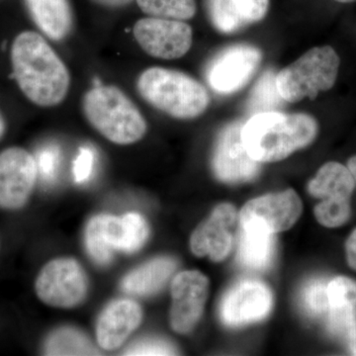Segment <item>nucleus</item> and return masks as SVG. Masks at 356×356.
Returning <instances> with one entry per match:
<instances>
[{
	"label": "nucleus",
	"mask_w": 356,
	"mask_h": 356,
	"mask_svg": "<svg viewBox=\"0 0 356 356\" xmlns=\"http://www.w3.org/2000/svg\"><path fill=\"white\" fill-rule=\"evenodd\" d=\"M37 165L31 154L21 147L0 153V207L20 209L34 187Z\"/></svg>",
	"instance_id": "nucleus-13"
},
{
	"label": "nucleus",
	"mask_w": 356,
	"mask_h": 356,
	"mask_svg": "<svg viewBox=\"0 0 356 356\" xmlns=\"http://www.w3.org/2000/svg\"><path fill=\"white\" fill-rule=\"evenodd\" d=\"M138 90L156 109L178 119L200 116L210 97L202 84L177 70L151 67L140 74Z\"/></svg>",
	"instance_id": "nucleus-3"
},
{
	"label": "nucleus",
	"mask_w": 356,
	"mask_h": 356,
	"mask_svg": "<svg viewBox=\"0 0 356 356\" xmlns=\"http://www.w3.org/2000/svg\"><path fill=\"white\" fill-rule=\"evenodd\" d=\"M33 20L49 38L60 41L72 28L69 0H25Z\"/></svg>",
	"instance_id": "nucleus-22"
},
{
	"label": "nucleus",
	"mask_w": 356,
	"mask_h": 356,
	"mask_svg": "<svg viewBox=\"0 0 356 356\" xmlns=\"http://www.w3.org/2000/svg\"><path fill=\"white\" fill-rule=\"evenodd\" d=\"M4 131H6V125H4L3 119H2L1 115H0V139L3 136Z\"/></svg>",
	"instance_id": "nucleus-35"
},
{
	"label": "nucleus",
	"mask_w": 356,
	"mask_h": 356,
	"mask_svg": "<svg viewBox=\"0 0 356 356\" xmlns=\"http://www.w3.org/2000/svg\"><path fill=\"white\" fill-rule=\"evenodd\" d=\"M83 110L89 123L115 144L138 142L147 132L139 109L115 86H95L84 96Z\"/></svg>",
	"instance_id": "nucleus-4"
},
{
	"label": "nucleus",
	"mask_w": 356,
	"mask_h": 356,
	"mask_svg": "<svg viewBox=\"0 0 356 356\" xmlns=\"http://www.w3.org/2000/svg\"><path fill=\"white\" fill-rule=\"evenodd\" d=\"M170 257H158L138 267L122 281V290L136 296H149L161 289L177 269Z\"/></svg>",
	"instance_id": "nucleus-19"
},
{
	"label": "nucleus",
	"mask_w": 356,
	"mask_h": 356,
	"mask_svg": "<svg viewBox=\"0 0 356 356\" xmlns=\"http://www.w3.org/2000/svg\"><path fill=\"white\" fill-rule=\"evenodd\" d=\"M262 53L252 44H238L220 51L205 70V79L213 90L229 95L245 88L261 64Z\"/></svg>",
	"instance_id": "nucleus-7"
},
{
	"label": "nucleus",
	"mask_w": 356,
	"mask_h": 356,
	"mask_svg": "<svg viewBox=\"0 0 356 356\" xmlns=\"http://www.w3.org/2000/svg\"><path fill=\"white\" fill-rule=\"evenodd\" d=\"M37 165V172L40 177L46 182H51L60 170V152L57 146H46L42 147L37 153L35 159Z\"/></svg>",
	"instance_id": "nucleus-29"
},
{
	"label": "nucleus",
	"mask_w": 356,
	"mask_h": 356,
	"mask_svg": "<svg viewBox=\"0 0 356 356\" xmlns=\"http://www.w3.org/2000/svg\"><path fill=\"white\" fill-rule=\"evenodd\" d=\"M302 308L312 318L327 317L329 312L327 283L324 280L309 281L301 291Z\"/></svg>",
	"instance_id": "nucleus-26"
},
{
	"label": "nucleus",
	"mask_w": 356,
	"mask_h": 356,
	"mask_svg": "<svg viewBox=\"0 0 356 356\" xmlns=\"http://www.w3.org/2000/svg\"><path fill=\"white\" fill-rule=\"evenodd\" d=\"M124 242L125 224L123 217L99 215L89 221L86 227V248L97 264H109L115 252H123Z\"/></svg>",
	"instance_id": "nucleus-18"
},
{
	"label": "nucleus",
	"mask_w": 356,
	"mask_h": 356,
	"mask_svg": "<svg viewBox=\"0 0 356 356\" xmlns=\"http://www.w3.org/2000/svg\"><path fill=\"white\" fill-rule=\"evenodd\" d=\"M125 224V242L123 252L132 254L138 252L149 236V227L144 217L138 213H128L123 216Z\"/></svg>",
	"instance_id": "nucleus-28"
},
{
	"label": "nucleus",
	"mask_w": 356,
	"mask_h": 356,
	"mask_svg": "<svg viewBox=\"0 0 356 356\" xmlns=\"http://www.w3.org/2000/svg\"><path fill=\"white\" fill-rule=\"evenodd\" d=\"M88 277L83 267L72 259H54L44 266L36 280L39 299L49 306L72 308L88 293Z\"/></svg>",
	"instance_id": "nucleus-6"
},
{
	"label": "nucleus",
	"mask_w": 356,
	"mask_h": 356,
	"mask_svg": "<svg viewBox=\"0 0 356 356\" xmlns=\"http://www.w3.org/2000/svg\"><path fill=\"white\" fill-rule=\"evenodd\" d=\"M49 355H95V350L86 336L72 329L54 332L46 344Z\"/></svg>",
	"instance_id": "nucleus-24"
},
{
	"label": "nucleus",
	"mask_w": 356,
	"mask_h": 356,
	"mask_svg": "<svg viewBox=\"0 0 356 356\" xmlns=\"http://www.w3.org/2000/svg\"><path fill=\"white\" fill-rule=\"evenodd\" d=\"M209 281L197 270L178 273L172 280L170 320L177 334L191 332L197 325L207 300Z\"/></svg>",
	"instance_id": "nucleus-11"
},
{
	"label": "nucleus",
	"mask_w": 356,
	"mask_h": 356,
	"mask_svg": "<svg viewBox=\"0 0 356 356\" xmlns=\"http://www.w3.org/2000/svg\"><path fill=\"white\" fill-rule=\"evenodd\" d=\"M143 13L172 20L191 19L196 13L195 0H137Z\"/></svg>",
	"instance_id": "nucleus-25"
},
{
	"label": "nucleus",
	"mask_w": 356,
	"mask_h": 356,
	"mask_svg": "<svg viewBox=\"0 0 356 356\" xmlns=\"http://www.w3.org/2000/svg\"><path fill=\"white\" fill-rule=\"evenodd\" d=\"M339 55L330 46L316 47L304 54L289 67L276 74V86L285 102L295 103L305 98L314 99L320 92L330 90L339 74Z\"/></svg>",
	"instance_id": "nucleus-5"
},
{
	"label": "nucleus",
	"mask_w": 356,
	"mask_h": 356,
	"mask_svg": "<svg viewBox=\"0 0 356 356\" xmlns=\"http://www.w3.org/2000/svg\"><path fill=\"white\" fill-rule=\"evenodd\" d=\"M95 159V152L90 147H83L79 149V153L74 163V179L77 184H83L91 177Z\"/></svg>",
	"instance_id": "nucleus-31"
},
{
	"label": "nucleus",
	"mask_w": 356,
	"mask_h": 356,
	"mask_svg": "<svg viewBox=\"0 0 356 356\" xmlns=\"http://www.w3.org/2000/svg\"><path fill=\"white\" fill-rule=\"evenodd\" d=\"M302 213V202L293 189L252 199L240 213L241 225H250L276 234L291 228Z\"/></svg>",
	"instance_id": "nucleus-12"
},
{
	"label": "nucleus",
	"mask_w": 356,
	"mask_h": 356,
	"mask_svg": "<svg viewBox=\"0 0 356 356\" xmlns=\"http://www.w3.org/2000/svg\"><path fill=\"white\" fill-rule=\"evenodd\" d=\"M348 168L356 182V156L350 159L348 163Z\"/></svg>",
	"instance_id": "nucleus-34"
},
{
	"label": "nucleus",
	"mask_w": 356,
	"mask_h": 356,
	"mask_svg": "<svg viewBox=\"0 0 356 356\" xmlns=\"http://www.w3.org/2000/svg\"><path fill=\"white\" fill-rule=\"evenodd\" d=\"M334 1L341 2V3H350V2L356 1V0H334Z\"/></svg>",
	"instance_id": "nucleus-37"
},
{
	"label": "nucleus",
	"mask_w": 356,
	"mask_h": 356,
	"mask_svg": "<svg viewBox=\"0 0 356 356\" xmlns=\"http://www.w3.org/2000/svg\"><path fill=\"white\" fill-rule=\"evenodd\" d=\"M350 348L353 355H356V343H350Z\"/></svg>",
	"instance_id": "nucleus-36"
},
{
	"label": "nucleus",
	"mask_w": 356,
	"mask_h": 356,
	"mask_svg": "<svg viewBox=\"0 0 356 356\" xmlns=\"http://www.w3.org/2000/svg\"><path fill=\"white\" fill-rule=\"evenodd\" d=\"M273 305V293L264 283L245 280L234 285L222 297L220 317L228 327H241L264 320Z\"/></svg>",
	"instance_id": "nucleus-10"
},
{
	"label": "nucleus",
	"mask_w": 356,
	"mask_h": 356,
	"mask_svg": "<svg viewBox=\"0 0 356 356\" xmlns=\"http://www.w3.org/2000/svg\"><path fill=\"white\" fill-rule=\"evenodd\" d=\"M346 252L348 266L356 271V229L346 241Z\"/></svg>",
	"instance_id": "nucleus-32"
},
{
	"label": "nucleus",
	"mask_w": 356,
	"mask_h": 356,
	"mask_svg": "<svg viewBox=\"0 0 356 356\" xmlns=\"http://www.w3.org/2000/svg\"><path fill=\"white\" fill-rule=\"evenodd\" d=\"M14 77L21 90L40 106L58 105L70 88V74L46 40L34 32H23L11 51Z\"/></svg>",
	"instance_id": "nucleus-1"
},
{
	"label": "nucleus",
	"mask_w": 356,
	"mask_h": 356,
	"mask_svg": "<svg viewBox=\"0 0 356 356\" xmlns=\"http://www.w3.org/2000/svg\"><path fill=\"white\" fill-rule=\"evenodd\" d=\"M283 99L276 86V74L267 70L252 88L247 102V109L250 115L277 111L282 106Z\"/></svg>",
	"instance_id": "nucleus-23"
},
{
	"label": "nucleus",
	"mask_w": 356,
	"mask_h": 356,
	"mask_svg": "<svg viewBox=\"0 0 356 356\" xmlns=\"http://www.w3.org/2000/svg\"><path fill=\"white\" fill-rule=\"evenodd\" d=\"M355 187V180L348 168L330 161L309 182L308 191L314 197L323 200H350Z\"/></svg>",
	"instance_id": "nucleus-21"
},
{
	"label": "nucleus",
	"mask_w": 356,
	"mask_h": 356,
	"mask_svg": "<svg viewBox=\"0 0 356 356\" xmlns=\"http://www.w3.org/2000/svg\"><path fill=\"white\" fill-rule=\"evenodd\" d=\"M139 304L130 299L117 300L105 308L97 323V341L105 350H114L125 343L142 323Z\"/></svg>",
	"instance_id": "nucleus-15"
},
{
	"label": "nucleus",
	"mask_w": 356,
	"mask_h": 356,
	"mask_svg": "<svg viewBox=\"0 0 356 356\" xmlns=\"http://www.w3.org/2000/svg\"><path fill=\"white\" fill-rule=\"evenodd\" d=\"M243 121L229 123L218 135L212 156L215 177L225 184L252 181L261 172V165L248 154L243 144Z\"/></svg>",
	"instance_id": "nucleus-8"
},
{
	"label": "nucleus",
	"mask_w": 356,
	"mask_h": 356,
	"mask_svg": "<svg viewBox=\"0 0 356 356\" xmlns=\"http://www.w3.org/2000/svg\"><path fill=\"white\" fill-rule=\"evenodd\" d=\"M350 215V200H323L315 207L316 219L327 228L343 226Z\"/></svg>",
	"instance_id": "nucleus-27"
},
{
	"label": "nucleus",
	"mask_w": 356,
	"mask_h": 356,
	"mask_svg": "<svg viewBox=\"0 0 356 356\" xmlns=\"http://www.w3.org/2000/svg\"><path fill=\"white\" fill-rule=\"evenodd\" d=\"M318 124L311 115L271 111L252 115L243 126L245 149L259 163H273L311 145Z\"/></svg>",
	"instance_id": "nucleus-2"
},
{
	"label": "nucleus",
	"mask_w": 356,
	"mask_h": 356,
	"mask_svg": "<svg viewBox=\"0 0 356 356\" xmlns=\"http://www.w3.org/2000/svg\"><path fill=\"white\" fill-rule=\"evenodd\" d=\"M236 220V208L232 204H219L192 234L191 252L199 257L208 255L213 261H224L232 250L231 228Z\"/></svg>",
	"instance_id": "nucleus-14"
},
{
	"label": "nucleus",
	"mask_w": 356,
	"mask_h": 356,
	"mask_svg": "<svg viewBox=\"0 0 356 356\" xmlns=\"http://www.w3.org/2000/svg\"><path fill=\"white\" fill-rule=\"evenodd\" d=\"M327 329L350 343H356V282L339 276L327 283Z\"/></svg>",
	"instance_id": "nucleus-16"
},
{
	"label": "nucleus",
	"mask_w": 356,
	"mask_h": 356,
	"mask_svg": "<svg viewBox=\"0 0 356 356\" xmlns=\"http://www.w3.org/2000/svg\"><path fill=\"white\" fill-rule=\"evenodd\" d=\"M268 8L269 0H207L211 22L224 34H233L259 22Z\"/></svg>",
	"instance_id": "nucleus-17"
},
{
	"label": "nucleus",
	"mask_w": 356,
	"mask_h": 356,
	"mask_svg": "<svg viewBox=\"0 0 356 356\" xmlns=\"http://www.w3.org/2000/svg\"><path fill=\"white\" fill-rule=\"evenodd\" d=\"M238 257L242 266L254 270L268 268L275 254L274 234L250 225H241Z\"/></svg>",
	"instance_id": "nucleus-20"
},
{
	"label": "nucleus",
	"mask_w": 356,
	"mask_h": 356,
	"mask_svg": "<svg viewBox=\"0 0 356 356\" xmlns=\"http://www.w3.org/2000/svg\"><path fill=\"white\" fill-rule=\"evenodd\" d=\"M134 37L152 57L175 60L191 50L192 29L180 20L151 17L134 26Z\"/></svg>",
	"instance_id": "nucleus-9"
},
{
	"label": "nucleus",
	"mask_w": 356,
	"mask_h": 356,
	"mask_svg": "<svg viewBox=\"0 0 356 356\" xmlns=\"http://www.w3.org/2000/svg\"><path fill=\"white\" fill-rule=\"evenodd\" d=\"M126 355H172L175 350L170 343L159 339L140 341L126 350Z\"/></svg>",
	"instance_id": "nucleus-30"
},
{
	"label": "nucleus",
	"mask_w": 356,
	"mask_h": 356,
	"mask_svg": "<svg viewBox=\"0 0 356 356\" xmlns=\"http://www.w3.org/2000/svg\"><path fill=\"white\" fill-rule=\"evenodd\" d=\"M96 3L100 4V6H108V7H118L124 6L126 4L130 3L133 0H93Z\"/></svg>",
	"instance_id": "nucleus-33"
}]
</instances>
